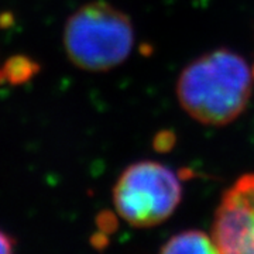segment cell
I'll list each match as a JSON object with an SVG mask.
<instances>
[{"instance_id":"1","label":"cell","mask_w":254,"mask_h":254,"mask_svg":"<svg viewBox=\"0 0 254 254\" xmlns=\"http://www.w3.org/2000/svg\"><path fill=\"white\" fill-rule=\"evenodd\" d=\"M253 72L243 57L230 50L200 55L182 69L177 96L190 118L209 126H225L246 109Z\"/></svg>"},{"instance_id":"3","label":"cell","mask_w":254,"mask_h":254,"mask_svg":"<svg viewBox=\"0 0 254 254\" xmlns=\"http://www.w3.org/2000/svg\"><path fill=\"white\" fill-rule=\"evenodd\" d=\"M181 198L178 175L155 161L127 167L113 190L119 216L134 227H151L165 222L178 208Z\"/></svg>"},{"instance_id":"6","label":"cell","mask_w":254,"mask_h":254,"mask_svg":"<svg viewBox=\"0 0 254 254\" xmlns=\"http://www.w3.org/2000/svg\"><path fill=\"white\" fill-rule=\"evenodd\" d=\"M16 247V240L3 230H0V253H10Z\"/></svg>"},{"instance_id":"5","label":"cell","mask_w":254,"mask_h":254,"mask_svg":"<svg viewBox=\"0 0 254 254\" xmlns=\"http://www.w3.org/2000/svg\"><path fill=\"white\" fill-rule=\"evenodd\" d=\"M161 253H218L212 236L200 230H185L173 236L160 250Z\"/></svg>"},{"instance_id":"2","label":"cell","mask_w":254,"mask_h":254,"mask_svg":"<svg viewBox=\"0 0 254 254\" xmlns=\"http://www.w3.org/2000/svg\"><path fill=\"white\" fill-rule=\"evenodd\" d=\"M64 44L71 63L92 72L109 71L133 51L134 30L123 11L105 1H92L68 18Z\"/></svg>"},{"instance_id":"4","label":"cell","mask_w":254,"mask_h":254,"mask_svg":"<svg viewBox=\"0 0 254 254\" xmlns=\"http://www.w3.org/2000/svg\"><path fill=\"white\" fill-rule=\"evenodd\" d=\"M210 236L218 253L254 254V174L240 177L225 192Z\"/></svg>"}]
</instances>
